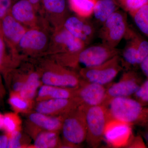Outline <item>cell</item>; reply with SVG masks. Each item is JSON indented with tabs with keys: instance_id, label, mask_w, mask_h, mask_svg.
Instances as JSON below:
<instances>
[{
	"instance_id": "cell-20",
	"label": "cell",
	"mask_w": 148,
	"mask_h": 148,
	"mask_svg": "<svg viewBox=\"0 0 148 148\" xmlns=\"http://www.w3.org/2000/svg\"><path fill=\"white\" fill-rule=\"evenodd\" d=\"M59 132L41 130L34 135V143L32 147L53 148L61 147L62 143L59 139Z\"/></svg>"
},
{
	"instance_id": "cell-13",
	"label": "cell",
	"mask_w": 148,
	"mask_h": 148,
	"mask_svg": "<svg viewBox=\"0 0 148 148\" xmlns=\"http://www.w3.org/2000/svg\"><path fill=\"white\" fill-rule=\"evenodd\" d=\"M27 29L9 13L1 21L0 33L6 44L14 50Z\"/></svg>"
},
{
	"instance_id": "cell-34",
	"label": "cell",
	"mask_w": 148,
	"mask_h": 148,
	"mask_svg": "<svg viewBox=\"0 0 148 148\" xmlns=\"http://www.w3.org/2000/svg\"><path fill=\"white\" fill-rule=\"evenodd\" d=\"M140 66L142 71L148 78V56L142 61Z\"/></svg>"
},
{
	"instance_id": "cell-32",
	"label": "cell",
	"mask_w": 148,
	"mask_h": 148,
	"mask_svg": "<svg viewBox=\"0 0 148 148\" xmlns=\"http://www.w3.org/2000/svg\"><path fill=\"white\" fill-rule=\"evenodd\" d=\"M12 0H0V23L3 18L10 11Z\"/></svg>"
},
{
	"instance_id": "cell-33",
	"label": "cell",
	"mask_w": 148,
	"mask_h": 148,
	"mask_svg": "<svg viewBox=\"0 0 148 148\" xmlns=\"http://www.w3.org/2000/svg\"><path fill=\"white\" fill-rule=\"evenodd\" d=\"M9 136L7 134L0 136V148H8Z\"/></svg>"
},
{
	"instance_id": "cell-18",
	"label": "cell",
	"mask_w": 148,
	"mask_h": 148,
	"mask_svg": "<svg viewBox=\"0 0 148 148\" xmlns=\"http://www.w3.org/2000/svg\"><path fill=\"white\" fill-rule=\"evenodd\" d=\"M77 88L56 87L42 84L36 96L37 102L50 99H70L77 98Z\"/></svg>"
},
{
	"instance_id": "cell-7",
	"label": "cell",
	"mask_w": 148,
	"mask_h": 148,
	"mask_svg": "<svg viewBox=\"0 0 148 148\" xmlns=\"http://www.w3.org/2000/svg\"><path fill=\"white\" fill-rule=\"evenodd\" d=\"M40 75L42 84L56 87L76 88L82 81L79 73L61 65L51 66Z\"/></svg>"
},
{
	"instance_id": "cell-11",
	"label": "cell",
	"mask_w": 148,
	"mask_h": 148,
	"mask_svg": "<svg viewBox=\"0 0 148 148\" xmlns=\"http://www.w3.org/2000/svg\"><path fill=\"white\" fill-rule=\"evenodd\" d=\"M86 19L78 16H69L64 21L63 27L87 45L94 38L96 30L95 24Z\"/></svg>"
},
{
	"instance_id": "cell-21",
	"label": "cell",
	"mask_w": 148,
	"mask_h": 148,
	"mask_svg": "<svg viewBox=\"0 0 148 148\" xmlns=\"http://www.w3.org/2000/svg\"><path fill=\"white\" fill-rule=\"evenodd\" d=\"M42 84L40 74L32 72L27 76L23 88L18 93L21 97L33 101Z\"/></svg>"
},
{
	"instance_id": "cell-39",
	"label": "cell",
	"mask_w": 148,
	"mask_h": 148,
	"mask_svg": "<svg viewBox=\"0 0 148 148\" xmlns=\"http://www.w3.org/2000/svg\"><path fill=\"white\" fill-rule=\"evenodd\" d=\"M1 84V77H0V85Z\"/></svg>"
},
{
	"instance_id": "cell-28",
	"label": "cell",
	"mask_w": 148,
	"mask_h": 148,
	"mask_svg": "<svg viewBox=\"0 0 148 148\" xmlns=\"http://www.w3.org/2000/svg\"><path fill=\"white\" fill-rule=\"evenodd\" d=\"M9 136L8 148H23L27 147V142L21 131L15 132Z\"/></svg>"
},
{
	"instance_id": "cell-1",
	"label": "cell",
	"mask_w": 148,
	"mask_h": 148,
	"mask_svg": "<svg viewBox=\"0 0 148 148\" xmlns=\"http://www.w3.org/2000/svg\"><path fill=\"white\" fill-rule=\"evenodd\" d=\"M61 130L64 140L61 147H76L86 140L87 127L81 106L64 116Z\"/></svg>"
},
{
	"instance_id": "cell-6",
	"label": "cell",
	"mask_w": 148,
	"mask_h": 148,
	"mask_svg": "<svg viewBox=\"0 0 148 148\" xmlns=\"http://www.w3.org/2000/svg\"><path fill=\"white\" fill-rule=\"evenodd\" d=\"M123 69L119 54L98 66L79 69L78 73L86 81L106 85L110 84Z\"/></svg>"
},
{
	"instance_id": "cell-5",
	"label": "cell",
	"mask_w": 148,
	"mask_h": 148,
	"mask_svg": "<svg viewBox=\"0 0 148 148\" xmlns=\"http://www.w3.org/2000/svg\"><path fill=\"white\" fill-rule=\"evenodd\" d=\"M120 53L121 51L117 48L110 47L103 43L86 47L74 55L75 69L81 66H82L81 69L98 66Z\"/></svg>"
},
{
	"instance_id": "cell-2",
	"label": "cell",
	"mask_w": 148,
	"mask_h": 148,
	"mask_svg": "<svg viewBox=\"0 0 148 148\" xmlns=\"http://www.w3.org/2000/svg\"><path fill=\"white\" fill-rule=\"evenodd\" d=\"M81 106L83 108L85 116L87 127L86 142L91 147H98L103 140L106 125L111 119L108 109L103 105Z\"/></svg>"
},
{
	"instance_id": "cell-15",
	"label": "cell",
	"mask_w": 148,
	"mask_h": 148,
	"mask_svg": "<svg viewBox=\"0 0 148 148\" xmlns=\"http://www.w3.org/2000/svg\"><path fill=\"white\" fill-rule=\"evenodd\" d=\"M57 51L62 53H78L86 45L74 37L64 27L58 28L53 37Z\"/></svg>"
},
{
	"instance_id": "cell-25",
	"label": "cell",
	"mask_w": 148,
	"mask_h": 148,
	"mask_svg": "<svg viewBox=\"0 0 148 148\" xmlns=\"http://www.w3.org/2000/svg\"><path fill=\"white\" fill-rule=\"evenodd\" d=\"M10 104L16 113H27L33 107V101L21 97L19 93L12 92L9 100Z\"/></svg>"
},
{
	"instance_id": "cell-26",
	"label": "cell",
	"mask_w": 148,
	"mask_h": 148,
	"mask_svg": "<svg viewBox=\"0 0 148 148\" xmlns=\"http://www.w3.org/2000/svg\"><path fill=\"white\" fill-rule=\"evenodd\" d=\"M21 121L16 113L6 114L3 116V129L8 136L21 130Z\"/></svg>"
},
{
	"instance_id": "cell-38",
	"label": "cell",
	"mask_w": 148,
	"mask_h": 148,
	"mask_svg": "<svg viewBox=\"0 0 148 148\" xmlns=\"http://www.w3.org/2000/svg\"><path fill=\"white\" fill-rule=\"evenodd\" d=\"M145 138L146 140H147V141L148 142V132H147V133H146Z\"/></svg>"
},
{
	"instance_id": "cell-30",
	"label": "cell",
	"mask_w": 148,
	"mask_h": 148,
	"mask_svg": "<svg viewBox=\"0 0 148 148\" xmlns=\"http://www.w3.org/2000/svg\"><path fill=\"white\" fill-rule=\"evenodd\" d=\"M148 3V0H127L122 9L125 12L131 13Z\"/></svg>"
},
{
	"instance_id": "cell-3",
	"label": "cell",
	"mask_w": 148,
	"mask_h": 148,
	"mask_svg": "<svg viewBox=\"0 0 148 148\" xmlns=\"http://www.w3.org/2000/svg\"><path fill=\"white\" fill-rule=\"evenodd\" d=\"M130 27L126 12L119 10L101 26L98 31V36L103 43L116 48L122 40L124 39Z\"/></svg>"
},
{
	"instance_id": "cell-17",
	"label": "cell",
	"mask_w": 148,
	"mask_h": 148,
	"mask_svg": "<svg viewBox=\"0 0 148 148\" xmlns=\"http://www.w3.org/2000/svg\"><path fill=\"white\" fill-rule=\"evenodd\" d=\"M9 13L21 24L34 26L36 22V9L28 0H18L13 3Z\"/></svg>"
},
{
	"instance_id": "cell-16",
	"label": "cell",
	"mask_w": 148,
	"mask_h": 148,
	"mask_svg": "<svg viewBox=\"0 0 148 148\" xmlns=\"http://www.w3.org/2000/svg\"><path fill=\"white\" fill-rule=\"evenodd\" d=\"M65 116H52L35 112L30 113L28 120L34 126L33 135L40 130L57 131L61 130Z\"/></svg>"
},
{
	"instance_id": "cell-19",
	"label": "cell",
	"mask_w": 148,
	"mask_h": 148,
	"mask_svg": "<svg viewBox=\"0 0 148 148\" xmlns=\"http://www.w3.org/2000/svg\"><path fill=\"white\" fill-rule=\"evenodd\" d=\"M120 8L116 0H97L92 16L96 25L101 27L109 17L119 10Z\"/></svg>"
},
{
	"instance_id": "cell-8",
	"label": "cell",
	"mask_w": 148,
	"mask_h": 148,
	"mask_svg": "<svg viewBox=\"0 0 148 148\" xmlns=\"http://www.w3.org/2000/svg\"><path fill=\"white\" fill-rule=\"evenodd\" d=\"M131 124L111 119L106 125L103 140L114 148L126 147L132 139Z\"/></svg>"
},
{
	"instance_id": "cell-22",
	"label": "cell",
	"mask_w": 148,
	"mask_h": 148,
	"mask_svg": "<svg viewBox=\"0 0 148 148\" xmlns=\"http://www.w3.org/2000/svg\"><path fill=\"white\" fill-rule=\"evenodd\" d=\"M97 0H69L70 8L77 16L87 18L92 16Z\"/></svg>"
},
{
	"instance_id": "cell-23",
	"label": "cell",
	"mask_w": 148,
	"mask_h": 148,
	"mask_svg": "<svg viewBox=\"0 0 148 148\" xmlns=\"http://www.w3.org/2000/svg\"><path fill=\"white\" fill-rule=\"evenodd\" d=\"M129 14L139 31L148 40V3Z\"/></svg>"
},
{
	"instance_id": "cell-31",
	"label": "cell",
	"mask_w": 148,
	"mask_h": 148,
	"mask_svg": "<svg viewBox=\"0 0 148 148\" xmlns=\"http://www.w3.org/2000/svg\"><path fill=\"white\" fill-rule=\"evenodd\" d=\"M6 44L3 38L0 33V71L4 69L6 62L7 55Z\"/></svg>"
},
{
	"instance_id": "cell-35",
	"label": "cell",
	"mask_w": 148,
	"mask_h": 148,
	"mask_svg": "<svg viewBox=\"0 0 148 148\" xmlns=\"http://www.w3.org/2000/svg\"><path fill=\"white\" fill-rule=\"evenodd\" d=\"M34 7L36 10L38 8L40 4L41 3L42 0H28Z\"/></svg>"
},
{
	"instance_id": "cell-24",
	"label": "cell",
	"mask_w": 148,
	"mask_h": 148,
	"mask_svg": "<svg viewBox=\"0 0 148 148\" xmlns=\"http://www.w3.org/2000/svg\"><path fill=\"white\" fill-rule=\"evenodd\" d=\"M41 3L49 13L59 16L64 21L67 18L66 0H42Z\"/></svg>"
},
{
	"instance_id": "cell-37",
	"label": "cell",
	"mask_w": 148,
	"mask_h": 148,
	"mask_svg": "<svg viewBox=\"0 0 148 148\" xmlns=\"http://www.w3.org/2000/svg\"><path fill=\"white\" fill-rule=\"evenodd\" d=\"M3 116L0 114V129H3Z\"/></svg>"
},
{
	"instance_id": "cell-29",
	"label": "cell",
	"mask_w": 148,
	"mask_h": 148,
	"mask_svg": "<svg viewBox=\"0 0 148 148\" xmlns=\"http://www.w3.org/2000/svg\"><path fill=\"white\" fill-rule=\"evenodd\" d=\"M134 95L137 101L142 105L148 104V79L140 85Z\"/></svg>"
},
{
	"instance_id": "cell-36",
	"label": "cell",
	"mask_w": 148,
	"mask_h": 148,
	"mask_svg": "<svg viewBox=\"0 0 148 148\" xmlns=\"http://www.w3.org/2000/svg\"><path fill=\"white\" fill-rule=\"evenodd\" d=\"M126 1L127 0H116L117 3H118L120 7L121 8H122Z\"/></svg>"
},
{
	"instance_id": "cell-14",
	"label": "cell",
	"mask_w": 148,
	"mask_h": 148,
	"mask_svg": "<svg viewBox=\"0 0 148 148\" xmlns=\"http://www.w3.org/2000/svg\"><path fill=\"white\" fill-rule=\"evenodd\" d=\"M48 42V37L45 32L33 28L26 31L16 47L26 52L37 53L45 49Z\"/></svg>"
},
{
	"instance_id": "cell-27",
	"label": "cell",
	"mask_w": 148,
	"mask_h": 148,
	"mask_svg": "<svg viewBox=\"0 0 148 148\" xmlns=\"http://www.w3.org/2000/svg\"><path fill=\"white\" fill-rule=\"evenodd\" d=\"M136 38L138 46L137 65L140 64L148 56V40L137 32Z\"/></svg>"
},
{
	"instance_id": "cell-10",
	"label": "cell",
	"mask_w": 148,
	"mask_h": 148,
	"mask_svg": "<svg viewBox=\"0 0 148 148\" xmlns=\"http://www.w3.org/2000/svg\"><path fill=\"white\" fill-rule=\"evenodd\" d=\"M81 106L77 98L70 99H50L37 102L35 111L52 116H65Z\"/></svg>"
},
{
	"instance_id": "cell-12",
	"label": "cell",
	"mask_w": 148,
	"mask_h": 148,
	"mask_svg": "<svg viewBox=\"0 0 148 148\" xmlns=\"http://www.w3.org/2000/svg\"><path fill=\"white\" fill-rule=\"evenodd\" d=\"M107 89L106 85L88 82L82 79L79 86L77 88V98L79 100L81 106L103 105Z\"/></svg>"
},
{
	"instance_id": "cell-4",
	"label": "cell",
	"mask_w": 148,
	"mask_h": 148,
	"mask_svg": "<svg viewBox=\"0 0 148 148\" xmlns=\"http://www.w3.org/2000/svg\"><path fill=\"white\" fill-rule=\"evenodd\" d=\"M104 106L108 109L111 119L132 124L145 116L142 104L129 97L112 98Z\"/></svg>"
},
{
	"instance_id": "cell-9",
	"label": "cell",
	"mask_w": 148,
	"mask_h": 148,
	"mask_svg": "<svg viewBox=\"0 0 148 148\" xmlns=\"http://www.w3.org/2000/svg\"><path fill=\"white\" fill-rule=\"evenodd\" d=\"M140 84L137 74L133 71L127 70L123 74L118 82L107 88L103 105L112 98L128 97L134 94L140 87Z\"/></svg>"
}]
</instances>
